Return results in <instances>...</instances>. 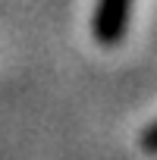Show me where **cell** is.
<instances>
[{"label":"cell","instance_id":"1","mask_svg":"<svg viewBox=\"0 0 157 160\" xmlns=\"http://www.w3.org/2000/svg\"><path fill=\"white\" fill-rule=\"evenodd\" d=\"M129 13H132V0H98L94 16H91V35L98 44L113 47L123 41L129 28Z\"/></svg>","mask_w":157,"mask_h":160},{"label":"cell","instance_id":"2","mask_svg":"<svg viewBox=\"0 0 157 160\" xmlns=\"http://www.w3.org/2000/svg\"><path fill=\"white\" fill-rule=\"evenodd\" d=\"M141 148L148 154H157V122H151L144 132H141Z\"/></svg>","mask_w":157,"mask_h":160}]
</instances>
